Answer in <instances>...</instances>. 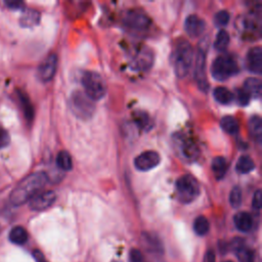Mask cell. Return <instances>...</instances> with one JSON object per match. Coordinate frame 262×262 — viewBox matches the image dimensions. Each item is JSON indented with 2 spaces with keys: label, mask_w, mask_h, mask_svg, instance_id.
I'll list each match as a JSON object with an SVG mask.
<instances>
[{
  "label": "cell",
  "mask_w": 262,
  "mask_h": 262,
  "mask_svg": "<svg viewBox=\"0 0 262 262\" xmlns=\"http://www.w3.org/2000/svg\"><path fill=\"white\" fill-rule=\"evenodd\" d=\"M17 93H18V98H19L20 104L23 106L25 117L29 122H31L34 118V107L26 93H24L23 91H19V90L17 91Z\"/></svg>",
  "instance_id": "484cf974"
},
{
  "label": "cell",
  "mask_w": 262,
  "mask_h": 262,
  "mask_svg": "<svg viewBox=\"0 0 262 262\" xmlns=\"http://www.w3.org/2000/svg\"><path fill=\"white\" fill-rule=\"evenodd\" d=\"M261 206H262V194H261V190L257 189L254 192V195H253L252 207H253L254 210L259 211L261 209Z\"/></svg>",
  "instance_id": "836d02e7"
},
{
  "label": "cell",
  "mask_w": 262,
  "mask_h": 262,
  "mask_svg": "<svg viewBox=\"0 0 262 262\" xmlns=\"http://www.w3.org/2000/svg\"><path fill=\"white\" fill-rule=\"evenodd\" d=\"M232 250L237 257L238 262H255L254 252L245 246L244 239L236 237L231 243Z\"/></svg>",
  "instance_id": "4fadbf2b"
},
{
  "label": "cell",
  "mask_w": 262,
  "mask_h": 262,
  "mask_svg": "<svg viewBox=\"0 0 262 262\" xmlns=\"http://www.w3.org/2000/svg\"><path fill=\"white\" fill-rule=\"evenodd\" d=\"M9 241L15 245H24L27 243L29 234L23 226H14L8 234Z\"/></svg>",
  "instance_id": "44dd1931"
},
{
  "label": "cell",
  "mask_w": 262,
  "mask_h": 262,
  "mask_svg": "<svg viewBox=\"0 0 262 262\" xmlns=\"http://www.w3.org/2000/svg\"><path fill=\"white\" fill-rule=\"evenodd\" d=\"M243 90L250 96L254 98H259L261 96V81L258 78L250 77L247 78L244 82V88Z\"/></svg>",
  "instance_id": "ac0fdd59"
},
{
  "label": "cell",
  "mask_w": 262,
  "mask_h": 262,
  "mask_svg": "<svg viewBox=\"0 0 262 262\" xmlns=\"http://www.w3.org/2000/svg\"><path fill=\"white\" fill-rule=\"evenodd\" d=\"M236 100L241 105H246L249 103L250 96L243 89H238L236 90Z\"/></svg>",
  "instance_id": "e575fe53"
},
{
  "label": "cell",
  "mask_w": 262,
  "mask_h": 262,
  "mask_svg": "<svg viewBox=\"0 0 262 262\" xmlns=\"http://www.w3.org/2000/svg\"><path fill=\"white\" fill-rule=\"evenodd\" d=\"M220 127L228 134H235L239 129L237 120L232 116H224L220 120Z\"/></svg>",
  "instance_id": "d4e9b609"
},
{
  "label": "cell",
  "mask_w": 262,
  "mask_h": 262,
  "mask_svg": "<svg viewBox=\"0 0 262 262\" xmlns=\"http://www.w3.org/2000/svg\"><path fill=\"white\" fill-rule=\"evenodd\" d=\"M40 21V13L35 9H27L23 12L19 24L23 28H33Z\"/></svg>",
  "instance_id": "d6986e66"
},
{
  "label": "cell",
  "mask_w": 262,
  "mask_h": 262,
  "mask_svg": "<svg viewBox=\"0 0 262 262\" xmlns=\"http://www.w3.org/2000/svg\"><path fill=\"white\" fill-rule=\"evenodd\" d=\"M249 129L251 135L258 142L261 141L262 138V120L259 116L254 115L249 120Z\"/></svg>",
  "instance_id": "603a6c76"
},
{
  "label": "cell",
  "mask_w": 262,
  "mask_h": 262,
  "mask_svg": "<svg viewBox=\"0 0 262 262\" xmlns=\"http://www.w3.org/2000/svg\"><path fill=\"white\" fill-rule=\"evenodd\" d=\"M33 257L36 262H48L44 256V254L39 251V250H34L33 251Z\"/></svg>",
  "instance_id": "74e56055"
},
{
  "label": "cell",
  "mask_w": 262,
  "mask_h": 262,
  "mask_svg": "<svg viewBox=\"0 0 262 262\" xmlns=\"http://www.w3.org/2000/svg\"><path fill=\"white\" fill-rule=\"evenodd\" d=\"M206 28L205 21L195 14H190L185 18L184 21V30L190 37L200 36Z\"/></svg>",
  "instance_id": "5bb4252c"
},
{
  "label": "cell",
  "mask_w": 262,
  "mask_h": 262,
  "mask_svg": "<svg viewBox=\"0 0 262 262\" xmlns=\"http://www.w3.org/2000/svg\"><path fill=\"white\" fill-rule=\"evenodd\" d=\"M57 69V56L54 53L49 54L39 66L37 75L40 81L48 82L50 81L56 72Z\"/></svg>",
  "instance_id": "7c38bea8"
},
{
  "label": "cell",
  "mask_w": 262,
  "mask_h": 262,
  "mask_svg": "<svg viewBox=\"0 0 262 262\" xmlns=\"http://www.w3.org/2000/svg\"><path fill=\"white\" fill-rule=\"evenodd\" d=\"M211 72L216 80L224 81L238 72V66L233 57L221 55L213 61Z\"/></svg>",
  "instance_id": "8992f818"
},
{
  "label": "cell",
  "mask_w": 262,
  "mask_h": 262,
  "mask_svg": "<svg viewBox=\"0 0 262 262\" xmlns=\"http://www.w3.org/2000/svg\"><path fill=\"white\" fill-rule=\"evenodd\" d=\"M70 107L73 114L79 119L86 120L92 117L95 111L94 102L89 98L85 92L74 91L70 97Z\"/></svg>",
  "instance_id": "277c9868"
},
{
  "label": "cell",
  "mask_w": 262,
  "mask_h": 262,
  "mask_svg": "<svg viewBox=\"0 0 262 262\" xmlns=\"http://www.w3.org/2000/svg\"><path fill=\"white\" fill-rule=\"evenodd\" d=\"M48 176L45 172H35L23 179L10 193V202L20 206L29 202L47 183Z\"/></svg>",
  "instance_id": "6da1fadb"
},
{
  "label": "cell",
  "mask_w": 262,
  "mask_h": 262,
  "mask_svg": "<svg viewBox=\"0 0 262 262\" xmlns=\"http://www.w3.org/2000/svg\"><path fill=\"white\" fill-rule=\"evenodd\" d=\"M247 67L254 74H261L262 71V49L259 46L253 47L247 54Z\"/></svg>",
  "instance_id": "9a60e30c"
},
{
  "label": "cell",
  "mask_w": 262,
  "mask_h": 262,
  "mask_svg": "<svg viewBox=\"0 0 262 262\" xmlns=\"http://www.w3.org/2000/svg\"><path fill=\"white\" fill-rule=\"evenodd\" d=\"M213 96L215 100L221 104H229L232 102L234 96L231 91H229L226 87H216L213 91Z\"/></svg>",
  "instance_id": "7402d4cb"
},
{
  "label": "cell",
  "mask_w": 262,
  "mask_h": 262,
  "mask_svg": "<svg viewBox=\"0 0 262 262\" xmlns=\"http://www.w3.org/2000/svg\"><path fill=\"white\" fill-rule=\"evenodd\" d=\"M229 13L227 10H219L215 15H214V24L217 27H225L228 21H229Z\"/></svg>",
  "instance_id": "1f68e13d"
},
{
  "label": "cell",
  "mask_w": 262,
  "mask_h": 262,
  "mask_svg": "<svg viewBox=\"0 0 262 262\" xmlns=\"http://www.w3.org/2000/svg\"><path fill=\"white\" fill-rule=\"evenodd\" d=\"M223 262H232V261H230V260H226V261H223Z\"/></svg>",
  "instance_id": "ab89813d"
},
{
  "label": "cell",
  "mask_w": 262,
  "mask_h": 262,
  "mask_svg": "<svg viewBox=\"0 0 262 262\" xmlns=\"http://www.w3.org/2000/svg\"><path fill=\"white\" fill-rule=\"evenodd\" d=\"M81 83L85 94L94 100L101 99L106 93V86L102 77L93 71H86L81 77Z\"/></svg>",
  "instance_id": "3957f363"
},
{
  "label": "cell",
  "mask_w": 262,
  "mask_h": 262,
  "mask_svg": "<svg viewBox=\"0 0 262 262\" xmlns=\"http://www.w3.org/2000/svg\"><path fill=\"white\" fill-rule=\"evenodd\" d=\"M161 162L160 155L155 150H145L134 159V166L139 171H148L157 167Z\"/></svg>",
  "instance_id": "30bf717a"
},
{
  "label": "cell",
  "mask_w": 262,
  "mask_h": 262,
  "mask_svg": "<svg viewBox=\"0 0 262 262\" xmlns=\"http://www.w3.org/2000/svg\"><path fill=\"white\" fill-rule=\"evenodd\" d=\"M255 168V164L254 161L252 160L251 157L249 156H241L238 158V160L236 161V165H235V170L241 173V174H247L250 173L253 169Z\"/></svg>",
  "instance_id": "cb8c5ba5"
},
{
  "label": "cell",
  "mask_w": 262,
  "mask_h": 262,
  "mask_svg": "<svg viewBox=\"0 0 262 262\" xmlns=\"http://www.w3.org/2000/svg\"><path fill=\"white\" fill-rule=\"evenodd\" d=\"M203 262H215V254L212 250H209L206 252Z\"/></svg>",
  "instance_id": "f35d334b"
},
{
  "label": "cell",
  "mask_w": 262,
  "mask_h": 262,
  "mask_svg": "<svg viewBox=\"0 0 262 262\" xmlns=\"http://www.w3.org/2000/svg\"><path fill=\"white\" fill-rule=\"evenodd\" d=\"M194 79L200 90L205 92L208 91L209 83L206 76V48L205 47H200L195 54Z\"/></svg>",
  "instance_id": "ba28073f"
},
{
  "label": "cell",
  "mask_w": 262,
  "mask_h": 262,
  "mask_svg": "<svg viewBox=\"0 0 262 262\" xmlns=\"http://www.w3.org/2000/svg\"><path fill=\"white\" fill-rule=\"evenodd\" d=\"M129 262H146V261L140 250L131 249L129 252Z\"/></svg>",
  "instance_id": "d6a6232c"
},
{
  "label": "cell",
  "mask_w": 262,
  "mask_h": 262,
  "mask_svg": "<svg viewBox=\"0 0 262 262\" xmlns=\"http://www.w3.org/2000/svg\"><path fill=\"white\" fill-rule=\"evenodd\" d=\"M5 4L8 8L13 9V10H19L23 9L25 6V3L19 0H6Z\"/></svg>",
  "instance_id": "d590c367"
},
{
  "label": "cell",
  "mask_w": 262,
  "mask_h": 262,
  "mask_svg": "<svg viewBox=\"0 0 262 262\" xmlns=\"http://www.w3.org/2000/svg\"><path fill=\"white\" fill-rule=\"evenodd\" d=\"M123 23L125 26L133 30H145L150 26L149 16L139 8L127 10L123 15Z\"/></svg>",
  "instance_id": "52a82bcc"
},
{
  "label": "cell",
  "mask_w": 262,
  "mask_h": 262,
  "mask_svg": "<svg viewBox=\"0 0 262 262\" xmlns=\"http://www.w3.org/2000/svg\"><path fill=\"white\" fill-rule=\"evenodd\" d=\"M211 168H212L213 174L216 177V179H222L224 177V175L226 174V171L228 168L227 160L221 156L215 157L212 160Z\"/></svg>",
  "instance_id": "ffe728a7"
},
{
  "label": "cell",
  "mask_w": 262,
  "mask_h": 262,
  "mask_svg": "<svg viewBox=\"0 0 262 262\" xmlns=\"http://www.w3.org/2000/svg\"><path fill=\"white\" fill-rule=\"evenodd\" d=\"M192 57L193 49L191 44L186 40L179 41L172 56V63L177 77L184 78L188 74Z\"/></svg>",
  "instance_id": "7a4b0ae2"
},
{
  "label": "cell",
  "mask_w": 262,
  "mask_h": 262,
  "mask_svg": "<svg viewBox=\"0 0 262 262\" xmlns=\"http://www.w3.org/2000/svg\"><path fill=\"white\" fill-rule=\"evenodd\" d=\"M133 119H134V122L135 124L140 128V129H144V130H148L152 123H151V120L148 116V114L144 113V112H141V111H137L133 114Z\"/></svg>",
  "instance_id": "83f0119b"
},
{
  "label": "cell",
  "mask_w": 262,
  "mask_h": 262,
  "mask_svg": "<svg viewBox=\"0 0 262 262\" xmlns=\"http://www.w3.org/2000/svg\"><path fill=\"white\" fill-rule=\"evenodd\" d=\"M229 44V35L225 30H220L215 38L214 41V47L218 51H222L226 49V47Z\"/></svg>",
  "instance_id": "f546056e"
},
{
  "label": "cell",
  "mask_w": 262,
  "mask_h": 262,
  "mask_svg": "<svg viewBox=\"0 0 262 262\" xmlns=\"http://www.w3.org/2000/svg\"><path fill=\"white\" fill-rule=\"evenodd\" d=\"M154 62V52L147 46H141L131 60V69L134 71H146Z\"/></svg>",
  "instance_id": "9c48e42d"
},
{
  "label": "cell",
  "mask_w": 262,
  "mask_h": 262,
  "mask_svg": "<svg viewBox=\"0 0 262 262\" xmlns=\"http://www.w3.org/2000/svg\"><path fill=\"white\" fill-rule=\"evenodd\" d=\"M56 200V194L52 190H44L36 193L30 201L29 206L34 211H43L49 208Z\"/></svg>",
  "instance_id": "8fae6325"
},
{
  "label": "cell",
  "mask_w": 262,
  "mask_h": 262,
  "mask_svg": "<svg viewBox=\"0 0 262 262\" xmlns=\"http://www.w3.org/2000/svg\"><path fill=\"white\" fill-rule=\"evenodd\" d=\"M176 192L181 203H191L200 193V185L198 180L190 174L180 176L176 181Z\"/></svg>",
  "instance_id": "5b68a950"
},
{
  "label": "cell",
  "mask_w": 262,
  "mask_h": 262,
  "mask_svg": "<svg viewBox=\"0 0 262 262\" xmlns=\"http://www.w3.org/2000/svg\"><path fill=\"white\" fill-rule=\"evenodd\" d=\"M210 229V223L205 216H199L194 219L193 230L198 235H205Z\"/></svg>",
  "instance_id": "f1b7e54d"
},
{
  "label": "cell",
  "mask_w": 262,
  "mask_h": 262,
  "mask_svg": "<svg viewBox=\"0 0 262 262\" xmlns=\"http://www.w3.org/2000/svg\"><path fill=\"white\" fill-rule=\"evenodd\" d=\"M242 189L238 186H234L229 193V203L232 208H238L242 204Z\"/></svg>",
  "instance_id": "4dcf8cb0"
},
{
  "label": "cell",
  "mask_w": 262,
  "mask_h": 262,
  "mask_svg": "<svg viewBox=\"0 0 262 262\" xmlns=\"http://www.w3.org/2000/svg\"><path fill=\"white\" fill-rule=\"evenodd\" d=\"M9 143V135L3 128L0 127V147H4Z\"/></svg>",
  "instance_id": "8d00e7d4"
},
{
  "label": "cell",
  "mask_w": 262,
  "mask_h": 262,
  "mask_svg": "<svg viewBox=\"0 0 262 262\" xmlns=\"http://www.w3.org/2000/svg\"><path fill=\"white\" fill-rule=\"evenodd\" d=\"M141 243L143 247L152 253L162 254L163 253V245L159 237L149 232H143L141 234Z\"/></svg>",
  "instance_id": "2e32d148"
},
{
  "label": "cell",
  "mask_w": 262,
  "mask_h": 262,
  "mask_svg": "<svg viewBox=\"0 0 262 262\" xmlns=\"http://www.w3.org/2000/svg\"><path fill=\"white\" fill-rule=\"evenodd\" d=\"M233 223L236 229H238L242 232L249 231L253 226V218L251 214L247 212H238L233 217Z\"/></svg>",
  "instance_id": "e0dca14e"
},
{
  "label": "cell",
  "mask_w": 262,
  "mask_h": 262,
  "mask_svg": "<svg viewBox=\"0 0 262 262\" xmlns=\"http://www.w3.org/2000/svg\"><path fill=\"white\" fill-rule=\"evenodd\" d=\"M56 165L62 171H70L73 168L71 155L67 150H60L56 156Z\"/></svg>",
  "instance_id": "4316f807"
}]
</instances>
